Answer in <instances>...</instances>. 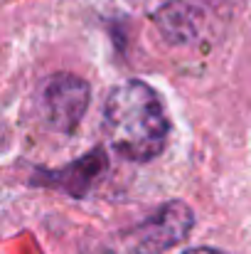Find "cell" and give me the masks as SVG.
<instances>
[{"mask_svg":"<svg viewBox=\"0 0 251 254\" xmlns=\"http://www.w3.org/2000/svg\"><path fill=\"white\" fill-rule=\"evenodd\" d=\"M195 225V212L182 200H170L146 222L133 227L128 245L133 254H158L180 245Z\"/></svg>","mask_w":251,"mask_h":254,"instance_id":"obj_3","label":"cell"},{"mask_svg":"<svg viewBox=\"0 0 251 254\" xmlns=\"http://www.w3.org/2000/svg\"><path fill=\"white\" fill-rule=\"evenodd\" d=\"M182 254H224V252H219L214 247H195V250H187V252H182Z\"/></svg>","mask_w":251,"mask_h":254,"instance_id":"obj_6","label":"cell"},{"mask_svg":"<svg viewBox=\"0 0 251 254\" xmlns=\"http://www.w3.org/2000/svg\"><path fill=\"white\" fill-rule=\"evenodd\" d=\"M214 17L209 0H167L153 15L155 27L170 45H195L204 37Z\"/></svg>","mask_w":251,"mask_h":254,"instance_id":"obj_4","label":"cell"},{"mask_svg":"<svg viewBox=\"0 0 251 254\" xmlns=\"http://www.w3.org/2000/svg\"><path fill=\"white\" fill-rule=\"evenodd\" d=\"M108 168V158L103 148H94L86 156L77 158L74 163H69L67 168L59 170H35L32 175V185L40 188H52V190H62L72 197H84L96 180H101V175Z\"/></svg>","mask_w":251,"mask_h":254,"instance_id":"obj_5","label":"cell"},{"mask_svg":"<svg viewBox=\"0 0 251 254\" xmlns=\"http://www.w3.org/2000/svg\"><path fill=\"white\" fill-rule=\"evenodd\" d=\"M91 89L77 74H52L40 86V111L50 128L72 133L89 109Z\"/></svg>","mask_w":251,"mask_h":254,"instance_id":"obj_2","label":"cell"},{"mask_svg":"<svg viewBox=\"0 0 251 254\" xmlns=\"http://www.w3.org/2000/svg\"><path fill=\"white\" fill-rule=\"evenodd\" d=\"M103 128L118 156L148 163L165 148L170 124L155 89L141 79H128L106 96Z\"/></svg>","mask_w":251,"mask_h":254,"instance_id":"obj_1","label":"cell"}]
</instances>
